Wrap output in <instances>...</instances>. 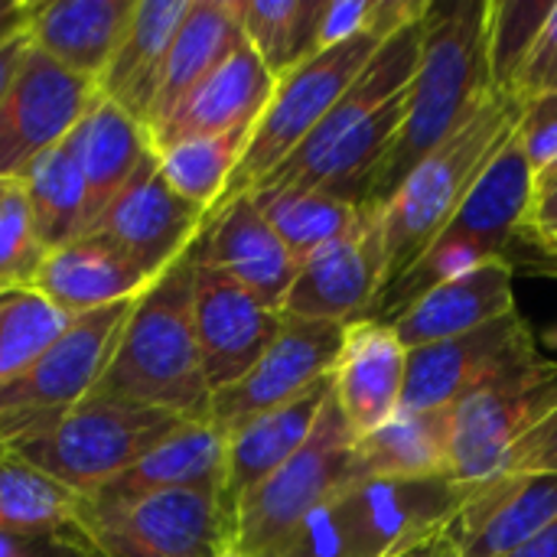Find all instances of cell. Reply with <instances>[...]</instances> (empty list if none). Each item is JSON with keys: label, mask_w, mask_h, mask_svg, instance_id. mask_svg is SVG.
Segmentation results:
<instances>
[{"label": "cell", "mask_w": 557, "mask_h": 557, "mask_svg": "<svg viewBox=\"0 0 557 557\" xmlns=\"http://www.w3.org/2000/svg\"><path fill=\"white\" fill-rule=\"evenodd\" d=\"M421 39L424 16L395 29L320 127L251 193H323L362 206L372 176L401 134L421 62Z\"/></svg>", "instance_id": "6da1fadb"}, {"label": "cell", "mask_w": 557, "mask_h": 557, "mask_svg": "<svg viewBox=\"0 0 557 557\" xmlns=\"http://www.w3.org/2000/svg\"><path fill=\"white\" fill-rule=\"evenodd\" d=\"M486 3H428L421 62L398 140L369 183L362 209L379 212L408 173L454 137L496 91L486 59Z\"/></svg>", "instance_id": "7a4b0ae2"}, {"label": "cell", "mask_w": 557, "mask_h": 557, "mask_svg": "<svg viewBox=\"0 0 557 557\" xmlns=\"http://www.w3.org/2000/svg\"><path fill=\"white\" fill-rule=\"evenodd\" d=\"M196 258L199 238L134 300L98 395L160 408L183 421H209L212 392L193 323Z\"/></svg>", "instance_id": "3957f363"}, {"label": "cell", "mask_w": 557, "mask_h": 557, "mask_svg": "<svg viewBox=\"0 0 557 557\" xmlns=\"http://www.w3.org/2000/svg\"><path fill=\"white\" fill-rule=\"evenodd\" d=\"M473 486L437 480H362L261 557H395L437 539Z\"/></svg>", "instance_id": "277c9868"}, {"label": "cell", "mask_w": 557, "mask_h": 557, "mask_svg": "<svg viewBox=\"0 0 557 557\" xmlns=\"http://www.w3.org/2000/svg\"><path fill=\"white\" fill-rule=\"evenodd\" d=\"M525 101L512 91H493L480 111L447 137L424 163H418L398 193L379 209L385 284L398 281L454 219L476 180L496 160V153L516 137ZM379 290V294H382Z\"/></svg>", "instance_id": "5b68a950"}, {"label": "cell", "mask_w": 557, "mask_h": 557, "mask_svg": "<svg viewBox=\"0 0 557 557\" xmlns=\"http://www.w3.org/2000/svg\"><path fill=\"white\" fill-rule=\"evenodd\" d=\"M532 183H535L532 166H529L519 140L512 137L496 153V160L486 166V173L476 180V186L460 202L454 219L431 242V248L398 281H392L375 297L366 320L392 323L431 287L450 281L490 258L512 261L509 251H512V245L522 242L529 202H532Z\"/></svg>", "instance_id": "8992f818"}, {"label": "cell", "mask_w": 557, "mask_h": 557, "mask_svg": "<svg viewBox=\"0 0 557 557\" xmlns=\"http://www.w3.org/2000/svg\"><path fill=\"white\" fill-rule=\"evenodd\" d=\"M134 300L75 317L23 372L0 382V457L49 434L101 382Z\"/></svg>", "instance_id": "52a82bcc"}, {"label": "cell", "mask_w": 557, "mask_h": 557, "mask_svg": "<svg viewBox=\"0 0 557 557\" xmlns=\"http://www.w3.org/2000/svg\"><path fill=\"white\" fill-rule=\"evenodd\" d=\"M180 424L186 421L170 411L91 392L49 434L7 457H20L75 496L91 499Z\"/></svg>", "instance_id": "ba28073f"}, {"label": "cell", "mask_w": 557, "mask_h": 557, "mask_svg": "<svg viewBox=\"0 0 557 557\" xmlns=\"http://www.w3.org/2000/svg\"><path fill=\"white\" fill-rule=\"evenodd\" d=\"M388 36L385 33H359L339 46H330V49L310 55L294 72L277 78L274 95H271L268 108L261 111L258 124L251 127L248 147H245V153L212 212H219L222 206H228L238 196H248L277 163H284L320 127V121L333 111V104L343 98V91L356 82V75L366 69V62L375 55V49Z\"/></svg>", "instance_id": "9c48e42d"}, {"label": "cell", "mask_w": 557, "mask_h": 557, "mask_svg": "<svg viewBox=\"0 0 557 557\" xmlns=\"http://www.w3.org/2000/svg\"><path fill=\"white\" fill-rule=\"evenodd\" d=\"M356 441L359 437L343 418L336 398H330L307 444L238 503L232 516V542L248 557H261L326 499L362 483L366 476L356 460Z\"/></svg>", "instance_id": "30bf717a"}, {"label": "cell", "mask_w": 557, "mask_h": 557, "mask_svg": "<svg viewBox=\"0 0 557 557\" xmlns=\"http://www.w3.org/2000/svg\"><path fill=\"white\" fill-rule=\"evenodd\" d=\"M232 542V519L215 490H176L114 512H88L82 499V545L88 557H219Z\"/></svg>", "instance_id": "8fae6325"}, {"label": "cell", "mask_w": 557, "mask_h": 557, "mask_svg": "<svg viewBox=\"0 0 557 557\" xmlns=\"http://www.w3.org/2000/svg\"><path fill=\"white\" fill-rule=\"evenodd\" d=\"M557 408V362L535 359L454 405L450 480L476 486L499 476L509 450Z\"/></svg>", "instance_id": "7c38bea8"}, {"label": "cell", "mask_w": 557, "mask_h": 557, "mask_svg": "<svg viewBox=\"0 0 557 557\" xmlns=\"http://www.w3.org/2000/svg\"><path fill=\"white\" fill-rule=\"evenodd\" d=\"M542 359L532 323L512 310L473 333L408 352L401 408L441 411L460 405L476 388Z\"/></svg>", "instance_id": "4fadbf2b"}, {"label": "cell", "mask_w": 557, "mask_h": 557, "mask_svg": "<svg viewBox=\"0 0 557 557\" xmlns=\"http://www.w3.org/2000/svg\"><path fill=\"white\" fill-rule=\"evenodd\" d=\"M101 98L98 85L29 49L0 101V180L16 183L46 150L62 144Z\"/></svg>", "instance_id": "5bb4252c"}, {"label": "cell", "mask_w": 557, "mask_h": 557, "mask_svg": "<svg viewBox=\"0 0 557 557\" xmlns=\"http://www.w3.org/2000/svg\"><path fill=\"white\" fill-rule=\"evenodd\" d=\"M346 326L323 320H294L284 317L277 339L258 359V366L235 385L212 395L209 424L222 434H232L238 424L281 408L330 379L343 349Z\"/></svg>", "instance_id": "9a60e30c"}, {"label": "cell", "mask_w": 557, "mask_h": 557, "mask_svg": "<svg viewBox=\"0 0 557 557\" xmlns=\"http://www.w3.org/2000/svg\"><path fill=\"white\" fill-rule=\"evenodd\" d=\"M382 284L385 251L379 212L362 209L352 228L326 242L300 264L281 313L294 320H323L349 326L369 317Z\"/></svg>", "instance_id": "2e32d148"}, {"label": "cell", "mask_w": 557, "mask_h": 557, "mask_svg": "<svg viewBox=\"0 0 557 557\" xmlns=\"http://www.w3.org/2000/svg\"><path fill=\"white\" fill-rule=\"evenodd\" d=\"M193 323L209 392H222L245 379L284 326V313L264 307L228 274L196 258Z\"/></svg>", "instance_id": "e0dca14e"}, {"label": "cell", "mask_w": 557, "mask_h": 557, "mask_svg": "<svg viewBox=\"0 0 557 557\" xmlns=\"http://www.w3.org/2000/svg\"><path fill=\"white\" fill-rule=\"evenodd\" d=\"M206 228V209L183 199L160 173L150 153L121 196L98 222V235L114 242L150 281L180 261Z\"/></svg>", "instance_id": "ac0fdd59"}, {"label": "cell", "mask_w": 557, "mask_h": 557, "mask_svg": "<svg viewBox=\"0 0 557 557\" xmlns=\"http://www.w3.org/2000/svg\"><path fill=\"white\" fill-rule=\"evenodd\" d=\"M557 516V473H499L476 483L447 519L457 557H509Z\"/></svg>", "instance_id": "d6986e66"}, {"label": "cell", "mask_w": 557, "mask_h": 557, "mask_svg": "<svg viewBox=\"0 0 557 557\" xmlns=\"http://www.w3.org/2000/svg\"><path fill=\"white\" fill-rule=\"evenodd\" d=\"M199 261L228 274L271 310L284 307V297L300 271L251 196H238L219 212L206 215Z\"/></svg>", "instance_id": "ffe728a7"}, {"label": "cell", "mask_w": 557, "mask_h": 557, "mask_svg": "<svg viewBox=\"0 0 557 557\" xmlns=\"http://www.w3.org/2000/svg\"><path fill=\"white\" fill-rule=\"evenodd\" d=\"M405 379L408 349L388 323L356 320L346 326L333 369V398L356 437L372 434L401 411Z\"/></svg>", "instance_id": "44dd1931"}, {"label": "cell", "mask_w": 557, "mask_h": 557, "mask_svg": "<svg viewBox=\"0 0 557 557\" xmlns=\"http://www.w3.org/2000/svg\"><path fill=\"white\" fill-rule=\"evenodd\" d=\"M225 450L228 441L209 421H186L170 437H163L150 454L127 467L117 480L85 499L88 512H114L131 503L176 493V490H215L225 483Z\"/></svg>", "instance_id": "7402d4cb"}, {"label": "cell", "mask_w": 557, "mask_h": 557, "mask_svg": "<svg viewBox=\"0 0 557 557\" xmlns=\"http://www.w3.org/2000/svg\"><path fill=\"white\" fill-rule=\"evenodd\" d=\"M512 274H516L512 261L490 258V261L431 287L388 326L395 330V336L401 339V346L408 352L473 333V330L519 310L516 290H512Z\"/></svg>", "instance_id": "603a6c76"}, {"label": "cell", "mask_w": 557, "mask_h": 557, "mask_svg": "<svg viewBox=\"0 0 557 557\" xmlns=\"http://www.w3.org/2000/svg\"><path fill=\"white\" fill-rule=\"evenodd\" d=\"M333 398V375L297 395L294 401L271 408L232 434H225V483H222V506L228 519L235 516L238 503L255 493L271 473H277L313 434L326 401Z\"/></svg>", "instance_id": "cb8c5ba5"}, {"label": "cell", "mask_w": 557, "mask_h": 557, "mask_svg": "<svg viewBox=\"0 0 557 557\" xmlns=\"http://www.w3.org/2000/svg\"><path fill=\"white\" fill-rule=\"evenodd\" d=\"M137 0L23 3V29L42 55L98 85L111 65Z\"/></svg>", "instance_id": "d4e9b609"}, {"label": "cell", "mask_w": 557, "mask_h": 557, "mask_svg": "<svg viewBox=\"0 0 557 557\" xmlns=\"http://www.w3.org/2000/svg\"><path fill=\"white\" fill-rule=\"evenodd\" d=\"M150 284L153 281L114 242L91 232L46 255L33 294L75 320L121 300H137Z\"/></svg>", "instance_id": "484cf974"}, {"label": "cell", "mask_w": 557, "mask_h": 557, "mask_svg": "<svg viewBox=\"0 0 557 557\" xmlns=\"http://www.w3.org/2000/svg\"><path fill=\"white\" fill-rule=\"evenodd\" d=\"M274 75L255 55L251 46H242L219 72H212L180 108L176 114L150 134V147L166 150L183 140L215 137L228 131H251L274 95Z\"/></svg>", "instance_id": "4316f807"}, {"label": "cell", "mask_w": 557, "mask_h": 557, "mask_svg": "<svg viewBox=\"0 0 557 557\" xmlns=\"http://www.w3.org/2000/svg\"><path fill=\"white\" fill-rule=\"evenodd\" d=\"M242 46H248V39L238 23L235 0H193L166 52L163 78L147 117V134L163 127L176 108Z\"/></svg>", "instance_id": "83f0119b"}, {"label": "cell", "mask_w": 557, "mask_h": 557, "mask_svg": "<svg viewBox=\"0 0 557 557\" xmlns=\"http://www.w3.org/2000/svg\"><path fill=\"white\" fill-rule=\"evenodd\" d=\"M189 3L193 0H137L117 52L98 78L101 98L114 101L144 127L163 78L166 52L180 23L186 20Z\"/></svg>", "instance_id": "f1b7e54d"}, {"label": "cell", "mask_w": 557, "mask_h": 557, "mask_svg": "<svg viewBox=\"0 0 557 557\" xmlns=\"http://www.w3.org/2000/svg\"><path fill=\"white\" fill-rule=\"evenodd\" d=\"M88 189V235L98 228L108 206L121 196L140 163L153 153L150 134L140 121L121 111L114 101L98 98L95 108L69 134Z\"/></svg>", "instance_id": "f546056e"}, {"label": "cell", "mask_w": 557, "mask_h": 557, "mask_svg": "<svg viewBox=\"0 0 557 557\" xmlns=\"http://www.w3.org/2000/svg\"><path fill=\"white\" fill-rule=\"evenodd\" d=\"M454 408H401L382 428L356 441V460L366 480H437L450 476Z\"/></svg>", "instance_id": "4dcf8cb0"}, {"label": "cell", "mask_w": 557, "mask_h": 557, "mask_svg": "<svg viewBox=\"0 0 557 557\" xmlns=\"http://www.w3.org/2000/svg\"><path fill=\"white\" fill-rule=\"evenodd\" d=\"M0 539H52L82 545V496L20 457H0Z\"/></svg>", "instance_id": "1f68e13d"}, {"label": "cell", "mask_w": 557, "mask_h": 557, "mask_svg": "<svg viewBox=\"0 0 557 557\" xmlns=\"http://www.w3.org/2000/svg\"><path fill=\"white\" fill-rule=\"evenodd\" d=\"M16 183L29 202L33 225L46 251L88 235V189L69 137L46 150Z\"/></svg>", "instance_id": "d6a6232c"}, {"label": "cell", "mask_w": 557, "mask_h": 557, "mask_svg": "<svg viewBox=\"0 0 557 557\" xmlns=\"http://www.w3.org/2000/svg\"><path fill=\"white\" fill-rule=\"evenodd\" d=\"M248 46L277 78L320 52V20L326 0H235Z\"/></svg>", "instance_id": "836d02e7"}, {"label": "cell", "mask_w": 557, "mask_h": 557, "mask_svg": "<svg viewBox=\"0 0 557 557\" xmlns=\"http://www.w3.org/2000/svg\"><path fill=\"white\" fill-rule=\"evenodd\" d=\"M284 248L294 255L297 264H304L313 251H320L326 242L339 238L346 228H352L362 215V206L323 196V193H251Z\"/></svg>", "instance_id": "e575fe53"}, {"label": "cell", "mask_w": 557, "mask_h": 557, "mask_svg": "<svg viewBox=\"0 0 557 557\" xmlns=\"http://www.w3.org/2000/svg\"><path fill=\"white\" fill-rule=\"evenodd\" d=\"M251 131H228L215 137H199V140H183L166 150H157V163L163 180L189 202L206 209V215L215 209L222 199L245 147H248Z\"/></svg>", "instance_id": "d590c367"}, {"label": "cell", "mask_w": 557, "mask_h": 557, "mask_svg": "<svg viewBox=\"0 0 557 557\" xmlns=\"http://www.w3.org/2000/svg\"><path fill=\"white\" fill-rule=\"evenodd\" d=\"M555 0H490L486 3V59L496 91H512Z\"/></svg>", "instance_id": "8d00e7d4"}, {"label": "cell", "mask_w": 557, "mask_h": 557, "mask_svg": "<svg viewBox=\"0 0 557 557\" xmlns=\"http://www.w3.org/2000/svg\"><path fill=\"white\" fill-rule=\"evenodd\" d=\"M72 320L26 290L0 307V382L23 372L42 349H49Z\"/></svg>", "instance_id": "74e56055"}, {"label": "cell", "mask_w": 557, "mask_h": 557, "mask_svg": "<svg viewBox=\"0 0 557 557\" xmlns=\"http://www.w3.org/2000/svg\"><path fill=\"white\" fill-rule=\"evenodd\" d=\"M46 255L49 251L36 235L26 196L20 183H10L0 202V290L7 294L33 290Z\"/></svg>", "instance_id": "f35d334b"}, {"label": "cell", "mask_w": 557, "mask_h": 557, "mask_svg": "<svg viewBox=\"0 0 557 557\" xmlns=\"http://www.w3.org/2000/svg\"><path fill=\"white\" fill-rule=\"evenodd\" d=\"M516 140L532 166V176H545L557 166V95H539L525 101Z\"/></svg>", "instance_id": "ab89813d"}, {"label": "cell", "mask_w": 557, "mask_h": 557, "mask_svg": "<svg viewBox=\"0 0 557 557\" xmlns=\"http://www.w3.org/2000/svg\"><path fill=\"white\" fill-rule=\"evenodd\" d=\"M512 95H519L522 101L539 98V95H557V0L512 85Z\"/></svg>", "instance_id": "60d3db41"}, {"label": "cell", "mask_w": 557, "mask_h": 557, "mask_svg": "<svg viewBox=\"0 0 557 557\" xmlns=\"http://www.w3.org/2000/svg\"><path fill=\"white\" fill-rule=\"evenodd\" d=\"M499 473H557V408L509 450Z\"/></svg>", "instance_id": "b9f144b4"}, {"label": "cell", "mask_w": 557, "mask_h": 557, "mask_svg": "<svg viewBox=\"0 0 557 557\" xmlns=\"http://www.w3.org/2000/svg\"><path fill=\"white\" fill-rule=\"evenodd\" d=\"M548 232H557V166L545 176H535L532 183V202H529L522 242L548 235Z\"/></svg>", "instance_id": "7bdbcfd3"}, {"label": "cell", "mask_w": 557, "mask_h": 557, "mask_svg": "<svg viewBox=\"0 0 557 557\" xmlns=\"http://www.w3.org/2000/svg\"><path fill=\"white\" fill-rule=\"evenodd\" d=\"M29 49H33V42H29V36L23 29V20H20V26H13L10 33L0 36V101L13 88V82H16L26 55H29Z\"/></svg>", "instance_id": "ee69618b"}, {"label": "cell", "mask_w": 557, "mask_h": 557, "mask_svg": "<svg viewBox=\"0 0 557 557\" xmlns=\"http://www.w3.org/2000/svg\"><path fill=\"white\" fill-rule=\"evenodd\" d=\"M509 557H557V516L525 545V548H519L516 555Z\"/></svg>", "instance_id": "f6af8a7d"}, {"label": "cell", "mask_w": 557, "mask_h": 557, "mask_svg": "<svg viewBox=\"0 0 557 557\" xmlns=\"http://www.w3.org/2000/svg\"><path fill=\"white\" fill-rule=\"evenodd\" d=\"M395 557H457V552H454V545L441 532L437 539H431V542H424V545H418V548H411V552Z\"/></svg>", "instance_id": "bcb514c9"}, {"label": "cell", "mask_w": 557, "mask_h": 557, "mask_svg": "<svg viewBox=\"0 0 557 557\" xmlns=\"http://www.w3.org/2000/svg\"><path fill=\"white\" fill-rule=\"evenodd\" d=\"M20 20H23V3H7V0H0V36L10 33L13 26H20Z\"/></svg>", "instance_id": "7dc6e473"}, {"label": "cell", "mask_w": 557, "mask_h": 557, "mask_svg": "<svg viewBox=\"0 0 557 557\" xmlns=\"http://www.w3.org/2000/svg\"><path fill=\"white\" fill-rule=\"evenodd\" d=\"M525 245H529V248H535V251H542L548 261H557V232L539 235V238H529Z\"/></svg>", "instance_id": "c3c4849f"}, {"label": "cell", "mask_w": 557, "mask_h": 557, "mask_svg": "<svg viewBox=\"0 0 557 557\" xmlns=\"http://www.w3.org/2000/svg\"><path fill=\"white\" fill-rule=\"evenodd\" d=\"M0 557H29V555H20L7 539H0Z\"/></svg>", "instance_id": "681fc988"}, {"label": "cell", "mask_w": 557, "mask_h": 557, "mask_svg": "<svg viewBox=\"0 0 557 557\" xmlns=\"http://www.w3.org/2000/svg\"><path fill=\"white\" fill-rule=\"evenodd\" d=\"M219 557H248V555H245V552H242V548H238L235 542H228V545L222 548V555H219Z\"/></svg>", "instance_id": "f907efd6"}, {"label": "cell", "mask_w": 557, "mask_h": 557, "mask_svg": "<svg viewBox=\"0 0 557 557\" xmlns=\"http://www.w3.org/2000/svg\"><path fill=\"white\" fill-rule=\"evenodd\" d=\"M7 189H10V183H7V180H0V202H3V196H7Z\"/></svg>", "instance_id": "816d5d0a"}, {"label": "cell", "mask_w": 557, "mask_h": 557, "mask_svg": "<svg viewBox=\"0 0 557 557\" xmlns=\"http://www.w3.org/2000/svg\"><path fill=\"white\" fill-rule=\"evenodd\" d=\"M10 297H16V294H7V290H0V307H3V304H7Z\"/></svg>", "instance_id": "f5cc1de1"}, {"label": "cell", "mask_w": 557, "mask_h": 557, "mask_svg": "<svg viewBox=\"0 0 557 557\" xmlns=\"http://www.w3.org/2000/svg\"><path fill=\"white\" fill-rule=\"evenodd\" d=\"M552 343H555V346H557V330H552Z\"/></svg>", "instance_id": "db71d44e"}]
</instances>
